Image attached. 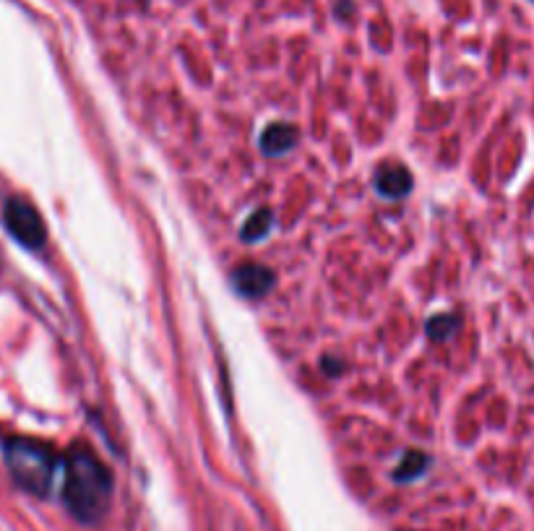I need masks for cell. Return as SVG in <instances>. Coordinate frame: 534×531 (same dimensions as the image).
<instances>
[{
  "label": "cell",
  "instance_id": "obj_1",
  "mask_svg": "<svg viewBox=\"0 0 534 531\" xmlns=\"http://www.w3.org/2000/svg\"><path fill=\"white\" fill-rule=\"evenodd\" d=\"M60 500L84 524L99 521L113 500V474L89 446H74L60 467Z\"/></svg>",
  "mask_w": 534,
  "mask_h": 531
},
{
  "label": "cell",
  "instance_id": "obj_2",
  "mask_svg": "<svg viewBox=\"0 0 534 531\" xmlns=\"http://www.w3.org/2000/svg\"><path fill=\"white\" fill-rule=\"evenodd\" d=\"M5 464L14 482L21 490L32 492L37 497H47L60 477L63 458L53 448L42 446L37 440L26 438H11L3 443Z\"/></svg>",
  "mask_w": 534,
  "mask_h": 531
},
{
  "label": "cell",
  "instance_id": "obj_3",
  "mask_svg": "<svg viewBox=\"0 0 534 531\" xmlns=\"http://www.w3.org/2000/svg\"><path fill=\"white\" fill-rule=\"evenodd\" d=\"M3 221H5V230L11 232V237H16L29 251H37L47 240V230H44L40 211L32 203H26L24 198H11L5 203Z\"/></svg>",
  "mask_w": 534,
  "mask_h": 531
},
{
  "label": "cell",
  "instance_id": "obj_4",
  "mask_svg": "<svg viewBox=\"0 0 534 531\" xmlns=\"http://www.w3.org/2000/svg\"><path fill=\"white\" fill-rule=\"evenodd\" d=\"M277 281V274L269 269V266H261V263H240L238 269L232 271V287L235 292L248 300H258V297L269 295L272 287Z\"/></svg>",
  "mask_w": 534,
  "mask_h": 531
},
{
  "label": "cell",
  "instance_id": "obj_5",
  "mask_svg": "<svg viewBox=\"0 0 534 531\" xmlns=\"http://www.w3.org/2000/svg\"><path fill=\"white\" fill-rule=\"evenodd\" d=\"M376 188L381 196L404 198L412 191V175L404 164H383L376 172Z\"/></svg>",
  "mask_w": 534,
  "mask_h": 531
},
{
  "label": "cell",
  "instance_id": "obj_6",
  "mask_svg": "<svg viewBox=\"0 0 534 531\" xmlns=\"http://www.w3.org/2000/svg\"><path fill=\"white\" fill-rule=\"evenodd\" d=\"M297 143V128L287 123H272L263 133H261V149L269 157H282L287 152H292Z\"/></svg>",
  "mask_w": 534,
  "mask_h": 531
},
{
  "label": "cell",
  "instance_id": "obj_7",
  "mask_svg": "<svg viewBox=\"0 0 534 531\" xmlns=\"http://www.w3.org/2000/svg\"><path fill=\"white\" fill-rule=\"evenodd\" d=\"M272 224H274V214H272L269 209H258L256 214L248 217L240 237H242L245 242H258V240H263V237L272 232Z\"/></svg>",
  "mask_w": 534,
  "mask_h": 531
},
{
  "label": "cell",
  "instance_id": "obj_8",
  "mask_svg": "<svg viewBox=\"0 0 534 531\" xmlns=\"http://www.w3.org/2000/svg\"><path fill=\"white\" fill-rule=\"evenodd\" d=\"M428 467H430V458H428L425 453L407 451L404 453V458H401V464L396 467V482H410V479H415L420 474H425Z\"/></svg>",
  "mask_w": 534,
  "mask_h": 531
},
{
  "label": "cell",
  "instance_id": "obj_9",
  "mask_svg": "<svg viewBox=\"0 0 534 531\" xmlns=\"http://www.w3.org/2000/svg\"><path fill=\"white\" fill-rule=\"evenodd\" d=\"M456 329H459V315L454 313L433 315V318L428 320V336H430V339H436V341H446V339H451V336L456 334Z\"/></svg>",
  "mask_w": 534,
  "mask_h": 531
}]
</instances>
